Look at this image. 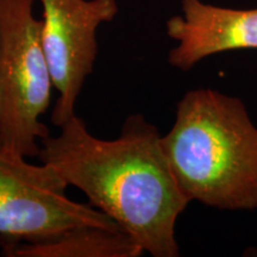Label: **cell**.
<instances>
[{"mask_svg":"<svg viewBox=\"0 0 257 257\" xmlns=\"http://www.w3.org/2000/svg\"><path fill=\"white\" fill-rule=\"evenodd\" d=\"M40 157L144 252L180 256L176 221L191 201L170 168L162 136L142 114L130 115L113 140L95 137L74 114L59 135L41 141Z\"/></svg>","mask_w":257,"mask_h":257,"instance_id":"6da1fadb","label":"cell"},{"mask_svg":"<svg viewBox=\"0 0 257 257\" xmlns=\"http://www.w3.org/2000/svg\"><path fill=\"white\" fill-rule=\"evenodd\" d=\"M162 146L189 201L257 208V126L239 98L212 88L185 93Z\"/></svg>","mask_w":257,"mask_h":257,"instance_id":"7a4b0ae2","label":"cell"},{"mask_svg":"<svg viewBox=\"0 0 257 257\" xmlns=\"http://www.w3.org/2000/svg\"><path fill=\"white\" fill-rule=\"evenodd\" d=\"M36 3L0 0V148L27 159L50 135L41 117L54 89Z\"/></svg>","mask_w":257,"mask_h":257,"instance_id":"3957f363","label":"cell"},{"mask_svg":"<svg viewBox=\"0 0 257 257\" xmlns=\"http://www.w3.org/2000/svg\"><path fill=\"white\" fill-rule=\"evenodd\" d=\"M67 187L54 167L0 148V242H42L83 226L120 229L91 204L69 199Z\"/></svg>","mask_w":257,"mask_h":257,"instance_id":"277c9868","label":"cell"},{"mask_svg":"<svg viewBox=\"0 0 257 257\" xmlns=\"http://www.w3.org/2000/svg\"><path fill=\"white\" fill-rule=\"evenodd\" d=\"M41 36L57 100L51 121L57 127L75 113L83 83L94 69L96 31L118 14L117 0H37Z\"/></svg>","mask_w":257,"mask_h":257,"instance_id":"5b68a950","label":"cell"},{"mask_svg":"<svg viewBox=\"0 0 257 257\" xmlns=\"http://www.w3.org/2000/svg\"><path fill=\"white\" fill-rule=\"evenodd\" d=\"M166 30L176 42L168 54L169 64L189 72L208 56L257 49V9H231L202 0H181V15L170 17Z\"/></svg>","mask_w":257,"mask_h":257,"instance_id":"8992f818","label":"cell"},{"mask_svg":"<svg viewBox=\"0 0 257 257\" xmlns=\"http://www.w3.org/2000/svg\"><path fill=\"white\" fill-rule=\"evenodd\" d=\"M10 257H138L144 251L120 229L83 226L36 243L2 242Z\"/></svg>","mask_w":257,"mask_h":257,"instance_id":"52a82bcc","label":"cell"},{"mask_svg":"<svg viewBox=\"0 0 257 257\" xmlns=\"http://www.w3.org/2000/svg\"><path fill=\"white\" fill-rule=\"evenodd\" d=\"M256 232H257V231H256Z\"/></svg>","mask_w":257,"mask_h":257,"instance_id":"ba28073f","label":"cell"}]
</instances>
